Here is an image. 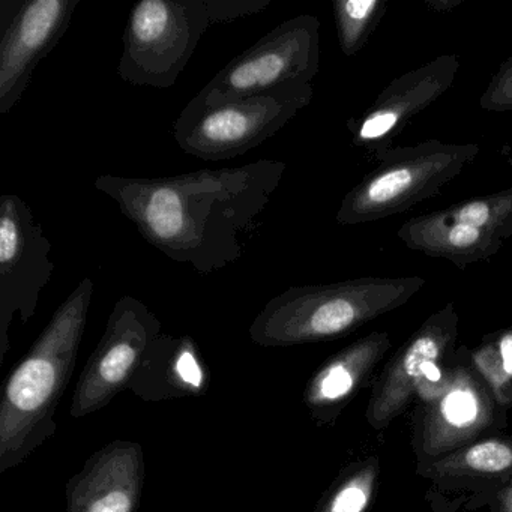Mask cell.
<instances>
[{
	"label": "cell",
	"instance_id": "obj_1",
	"mask_svg": "<svg viewBox=\"0 0 512 512\" xmlns=\"http://www.w3.org/2000/svg\"><path fill=\"white\" fill-rule=\"evenodd\" d=\"M284 172L283 161L257 160L164 178L101 175L95 188L115 200L148 244L209 275L241 259Z\"/></svg>",
	"mask_w": 512,
	"mask_h": 512
},
{
	"label": "cell",
	"instance_id": "obj_2",
	"mask_svg": "<svg viewBox=\"0 0 512 512\" xmlns=\"http://www.w3.org/2000/svg\"><path fill=\"white\" fill-rule=\"evenodd\" d=\"M94 290L91 278L77 284L8 377L0 403V473L55 436L56 409L76 368Z\"/></svg>",
	"mask_w": 512,
	"mask_h": 512
},
{
	"label": "cell",
	"instance_id": "obj_3",
	"mask_svg": "<svg viewBox=\"0 0 512 512\" xmlns=\"http://www.w3.org/2000/svg\"><path fill=\"white\" fill-rule=\"evenodd\" d=\"M425 283L419 275H400L289 287L262 308L248 334L262 347L334 340L403 307Z\"/></svg>",
	"mask_w": 512,
	"mask_h": 512
},
{
	"label": "cell",
	"instance_id": "obj_4",
	"mask_svg": "<svg viewBox=\"0 0 512 512\" xmlns=\"http://www.w3.org/2000/svg\"><path fill=\"white\" fill-rule=\"evenodd\" d=\"M479 152L475 143L440 140L392 146L377 155V166L344 196L335 220L340 226H358L403 214L437 196Z\"/></svg>",
	"mask_w": 512,
	"mask_h": 512
},
{
	"label": "cell",
	"instance_id": "obj_5",
	"mask_svg": "<svg viewBox=\"0 0 512 512\" xmlns=\"http://www.w3.org/2000/svg\"><path fill=\"white\" fill-rule=\"evenodd\" d=\"M313 97V83H298L212 106L187 104L173 125V136L185 154L205 161L232 160L274 137Z\"/></svg>",
	"mask_w": 512,
	"mask_h": 512
},
{
	"label": "cell",
	"instance_id": "obj_6",
	"mask_svg": "<svg viewBox=\"0 0 512 512\" xmlns=\"http://www.w3.org/2000/svg\"><path fill=\"white\" fill-rule=\"evenodd\" d=\"M211 26L208 0H142L125 26L119 77L134 86L172 88Z\"/></svg>",
	"mask_w": 512,
	"mask_h": 512
},
{
	"label": "cell",
	"instance_id": "obj_7",
	"mask_svg": "<svg viewBox=\"0 0 512 512\" xmlns=\"http://www.w3.org/2000/svg\"><path fill=\"white\" fill-rule=\"evenodd\" d=\"M319 65L320 20L302 14L281 23L230 61L188 104L212 106L281 86L313 83Z\"/></svg>",
	"mask_w": 512,
	"mask_h": 512
},
{
	"label": "cell",
	"instance_id": "obj_8",
	"mask_svg": "<svg viewBox=\"0 0 512 512\" xmlns=\"http://www.w3.org/2000/svg\"><path fill=\"white\" fill-rule=\"evenodd\" d=\"M409 250L466 269L512 238V187L410 218L397 232Z\"/></svg>",
	"mask_w": 512,
	"mask_h": 512
},
{
	"label": "cell",
	"instance_id": "obj_9",
	"mask_svg": "<svg viewBox=\"0 0 512 512\" xmlns=\"http://www.w3.org/2000/svg\"><path fill=\"white\" fill-rule=\"evenodd\" d=\"M52 242L16 194L0 197V365L10 350L14 316L28 323L52 280Z\"/></svg>",
	"mask_w": 512,
	"mask_h": 512
},
{
	"label": "cell",
	"instance_id": "obj_10",
	"mask_svg": "<svg viewBox=\"0 0 512 512\" xmlns=\"http://www.w3.org/2000/svg\"><path fill=\"white\" fill-rule=\"evenodd\" d=\"M160 319L140 299L122 296L106 331L74 389L71 416L83 418L109 406L128 388L151 344L161 335Z\"/></svg>",
	"mask_w": 512,
	"mask_h": 512
},
{
	"label": "cell",
	"instance_id": "obj_11",
	"mask_svg": "<svg viewBox=\"0 0 512 512\" xmlns=\"http://www.w3.org/2000/svg\"><path fill=\"white\" fill-rule=\"evenodd\" d=\"M82 0L0 2V115L22 100L46 56L61 43Z\"/></svg>",
	"mask_w": 512,
	"mask_h": 512
},
{
	"label": "cell",
	"instance_id": "obj_12",
	"mask_svg": "<svg viewBox=\"0 0 512 512\" xmlns=\"http://www.w3.org/2000/svg\"><path fill=\"white\" fill-rule=\"evenodd\" d=\"M460 70L457 55H442L392 80L361 115L347 122L353 145L376 158L404 128L439 101Z\"/></svg>",
	"mask_w": 512,
	"mask_h": 512
},
{
	"label": "cell",
	"instance_id": "obj_13",
	"mask_svg": "<svg viewBox=\"0 0 512 512\" xmlns=\"http://www.w3.org/2000/svg\"><path fill=\"white\" fill-rule=\"evenodd\" d=\"M458 314L454 302L431 314L397 353L382 382L377 385L367 419L371 427L383 430L409 404L419 380L442 379L437 362L451 352L457 340Z\"/></svg>",
	"mask_w": 512,
	"mask_h": 512
},
{
	"label": "cell",
	"instance_id": "obj_14",
	"mask_svg": "<svg viewBox=\"0 0 512 512\" xmlns=\"http://www.w3.org/2000/svg\"><path fill=\"white\" fill-rule=\"evenodd\" d=\"M145 451L115 440L94 452L67 485V512H137L145 485Z\"/></svg>",
	"mask_w": 512,
	"mask_h": 512
},
{
	"label": "cell",
	"instance_id": "obj_15",
	"mask_svg": "<svg viewBox=\"0 0 512 512\" xmlns=\"http://www.w3.org/2000/svg\"><path fill=\"white\" fill-rule=\"evenodd\" d=\"M208 365L190 335L161 334L149 347L127 389L146 403L205 395Z\"/></svg>",
	"mask_w": 512,
	"mask_h": 512
},
{
	"label": "cell",
	"instance_id": "obj_16",
	"mask_svg": "<svg viewBox=\"0 0 512 512\" xmlns=\"http://www.w3.org/2000/svg\"><path fill=\"white\" fill-rule=\"evenodd\" d=\"M389 347L386 332H373L328 359L305 388L304 403L311 416L331 422Z\"/></svg>",
	"mask_w": 512,
	"mask_h": 512
},
{
	"label": "cell",
	"instance_id": "obj_17",
	"mask_svg": "<svg viewBox=\"0 0 512 512\" xmlns=\"http://www.w3.org/2000/svg\"><path fill=\"white\" fill-rule=\"evenodd\" d=\"M335 28L344 56H355L367 46L388 11L385 0H334Z\"/></svg>",
	"mask_w": 512,
	"mask_h": 512
},
{
	"label": "cell",
	"instance_id": "obj_18",
	"mask_svg": "<svg viewBox=\"0 0 512 512\" xmlns=\"http://www.w3.org/2000/svg\"><path fill=\"white\" fill-rule=\"evenodd\" d=\"M376 481L377 464H361L338 479L314 512H365L373 497Z\"/></svg>",
	"mask_w": 512,
	"mask_h": 512
},
{
	"label": "cell",
	"instance_id": "obj_19",
	"mask_svg": "<svg viewBox=\"0 0 512 512\" xmlns=\"http://www.w3.org/2000/svg\"><path fill=\"white\" fill-rule=\"evenodd\" d=\"M445 470L466 469L481 475H502L512 470V445L505 440H485L470 446L449 461L440 464Z\"/></svg>",
	"mask_w": 512,
	"mask_h": 512
},
{
	"label": "cell",
	"instance_id": "obj_20",
	"mask_svg": "<svg viewBox=\"0 0 512 512\" xmlns=\"http://www.w3.org/2000/svg\"><path fill=\"white\" fill-rule=\"evenodd\" d=\"M479 106L485 112H512V56L503 61L491 77Z\"/></svg>",
	"mask_w": 512,
	"mask_h": 512
},
{
	"label": "cell",
	"instance_id": "obj_21",
	"mask_svg": "<svg viewBox=\"0 0 512 512\" xmlns=\"http://www.w3.org/2000/svg\"><path fill=\"white\" fill-rule=\"evenodd\" d=\"M440 415L454 427L472 424L478 416V400L467 389L449 392L440 403Z\"/></svg>",
	"mask_w": 512,
	"mask_h": 512
},
{
	"label": "cell",
	"instance_id": "obj_22",
	"mask_svg": "<svg viewBox=\"0 0 512 512\" xmlns=\"http://www.w3.org/2000/svg\"><path fill=\"white\" fill-rule=\"evenodd\" d=\"M208 2L215 25L232 23L242 17L262 13L271 5V0H208Z\"/></svg>",
	"mask_w": 512,
	"mask_h": 512
},
{
	"label": "cell",
	"instance_id": "obj_23",
	"mask_svg": "<svg viewBox=\"0 0 512 512\" xmlns=\"http://www.w3.org/2000/svg\"><path fill=\"white\" fill-rule=\"evenodd\" d=\"M497 353L502 361L503 373L512 376V329L503 332L497 340Z\"/></svg>",
	"mask_w": 512,
	"mask_h": 512
},
{
	"label": "cell",
	"instance_id": "obj_24",
	"mask_svg": "<svg viewBox=\"0 0 512 512\" xmlns=\"http://www.w3.org/2000/svg\"><path fill=\"white\" fill-rule=\"evenodd\" d=\"M425 5L434 13H449L454 8L460 7L461 0H428Z\"/></svg>",
	"mask_w": 512,
	"mask_h": 512
},
{
	"label": "cell",
	"instance_id": "obj_25",
	"mask_svg": "<svg viewBox=\"0 0 512 512\" xmlns=\"http://www.w3.org/2000/svg\"><path fill=\"white\" fill-rule=\"evenodd\" d=\"M496 512H512V482L497 496Z\"/></svg>",
	"mask_w": 512,
	"mask_h": 512
}]
</instances>
